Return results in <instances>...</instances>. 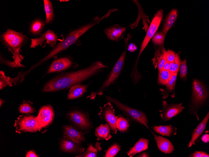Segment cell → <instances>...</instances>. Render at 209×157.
Listing matches in <instances>:
<instances>
[{
  "mask_svg": "<svg viewBox=\"0 0 209 157\" xmlns=\"http://www.w3.org/2000/svg\"><path fill=\"white\" fill-rule=\"evenodd\" d=\"M177 17V11L173 9L168 14L166 18L163 29V33L165 34L175 22Z\"/></svg>",
  "mask_w": 209,
  "mask_h": 157,
  "instance_id": "25",
  "label": "cell"
},
{
  "mask_svg": "<svg viewBox=\"0 0 209 157\" xmlns=\"http://www.w3.org/2000/svg\"><path fill=\"white\" fill-rule=\"evenodd\" d=\"M100 110L98 115L100 118L106 121L110 125L113 133L117 132L116 123L117 117L115 114V110L109 102L105 104L103 107H100Z\"/></svg>",
  "mask_w": 209,
  "mask_h": 157,
  "instance_id": "8",
  "label": "cell"
},
{
  "mask_svg": "<svg viewBox=\"0 0 209 157\" xmlns=\"http://www.w3.org/2000/svg\"><path fill=\"white\" fill-rule=\"evenodd\" d=\"M181 63V60L179 55L176 54V57L174 60L170 63V72L172 74L176 73L179 71Z\"/></svg>",
  "mask_w": 209,
  "mask_h": 157,
  "instance_id": "32",
  "label": "cell"
},
{
  "mask_svg": "<svg viewBox=\"0 0 209 157\" xmlns=\"http://www.w3.org/2000/svg\"><path fill=\"white\" fill-rule=\"evenodd\" d=\"M57 40V36L52 30L49 29L43 33L39 38L31 39V44L30 47L34 48L39 45L41 46L43 43L46 41V44L54 47L55 45Z\"/></svg>",
  "mask_w": 209,
  "mask_h": 157,
  "instance_id": "14",
  "label": "cell"
},
{
  "mask_svg": "<svg viewBox=\"0 0 209 157\" xmlns=\"http://www.w3.org/2000/svg\"><path fill=\"white\" fill-rule=\"evenodd\" d=\"M163 108L159 110L162 119L165 121L170 119L181 112L184 108L182 104H168L166 101L162 102Z\"/></svg>",
  "mask_w": 209,
  "mask_h": 157,
  "instance_id": "11",
  "label": "cell"
},
{
  "mask_svg": "<svg viewBox=\"0 0 209 157\" xmlns=\"http://www.w3.org/2000/svg\"><path fill=\"white\" fill-rule=\"evenodd\" d=\"M67 116L72 126L84 134L90 133L93 128L89 114L81 109H74L69 112Z\"/></svg>",
  "mask_w": 209,
  "mask_h": 157,
  "instance_id": "5",
  "label": "cell"
},
{
  "mask_svg": "<svg viewBox=\"0 0 209 157\" xmlns=\"http://www.w3.org/2000/svg\"><path fill=\"white\" fill-rule=\"evenodd\" d=\"M151 131L154 135L157 147L161 151L166 154L172 153L173 151L174 150V146L169 139L160 136H158Z\"/></svg>",
  "mask_w": 209,
  "mask_h": 157,
  "instance_id": "18",
  "label": "cell"
},
{
  "mask_svg": "<svg viewBox=\"0 0 209 157\" xmlns=\"http://www.w3.org/2000/svg\"><path fill=\"white\" fill-rule=\"evenodd\" d=\"M4 102L3 100H2L1 99H0V107H1V105Z\"/></svg>",
  "mask_w": 209,
  "mask_h": 157,
  "instance_id": "44",
  "label": "cell"
},
{
  "mask_svg": "<svg viewBox=\"0 0 209 157\" xmlns=\"http://www.w3.org/2000/svg\"><path fill=\"white\" fill-rule=\"evenodd\" d=\"M209 134H205L203 135L201 138L202 141L205 143H207L209 142Z\"/></svg>",
  "mask_w": 209,
  "mask_h": 157,
  "instance_id": "41",
  "label": "cell"
},
{
  "mask_svg": "<svg viewBox=\"0 0 209 157\" xmlns=\"http://www.w3.org/2000/svg\"><path fill=\"white\" fill-rule=\"evenodd\" d=\"M54 116V110L51 105H47L42 107L36 117L39 123L40 129L50 124L53 121Z\"/></svg>",
  "mask_w": 209,
  "mask_h": 157,
  "instance_id": "13",
  "label": "cell"
},
{
  "mask_svg": "<svg viewBox=\"0 0 209 157\" xmlns=\"http://www.w3.org/2000/svg\"><path fill=\"white\" fill-rule=\"evenodd\" d=\"M101 143L97 142L95 145V147L92 144H89L85 150L83 152L79 154L76 157H97L99 152L102 149L101 146Z\"/></svg>",
  "mask_w": 209,
  "mask_h": 157,
  "instance_id": "23",
  "label": "cell"
},
{
  "mask_svg": "<svg viewBox=\"0 0 209 157\" xmlns=\"http://www.w3.org/2000/svg\"><path fill=\"white\" fill-rule=\"evenodd\" d=\"M117 10V9L110 10L105 15L100 18L96 16L89 23L70 32L51 51L52 54L54 55H55L61 51L68 48L74 43L80 37L88 30L97 24L99 23L104 18H107L112 13Z\"/></svg>",
  "mask_w": 209,
  "mask_h": 157,
  "instance_id": "3",
  "label": "cell"
},
{
  "mask_svg": "<svg viewBox=\"0 0 209 157\" xmlns=\"http://www.w3.org/2000/svg\"><path fill=\"white\" fill-rule=\"evenodd\" d=\"M130 34H128L124 39L125 47L123 53L115 63L112 70L107 76L106 79L99 88L96 92L91 93L87 96V98L90 100H94L97 96L102 95L104 91L110 85L116 81L124 67L128 44L131 38Z\"/></svg>",
  "mask_w": 209,
  "mask_h": 157,
  "instance_id": "4",
  "label": "cell"
},
{
  "mask_svg": "<svg viewBox=\"0 0 209 157\" xmlns=\"http://www.w3.org/2000/svg\"><path fill=\"white\" fill-rule=\"evenodd\" d=\"M170 63L166 60L161 70L169 71L170 68Z\"/></svg>",
  "mask_w": 209,
  "mask_h": 157,
  "instance_id": "42",
  "label": "cell"
},
{
  "mask_svg": "<svg viewBox=\"0 0 209 157\" xmlns=\"http://www.w3.org/2000/svg\"><path fill=\"white\" fill-rule=\"evenodd\" d=\"M173 74L168 70H161L159 71L158 83L160 84L166 85L172 77Z\"/></svg>",
  "mask_w": 209,
  "mask_h": 157,
  "instance_id": "28",
  "label": "cell"
},
{
  "mask_svg": "<svg viewBox=\"0 0 209 157\" xmlns=\"http://www.w3.org/2000/svg\"><path fill=\"white\" fill-rule=\"evenodd\" d=\"M72 64L71 60L67 57L59 58L54 60L48 69L47 73L59 72L71 67Z\"/></svg>",
  "mask_w": 209,
  "mask_h": 157,
  "instance_id": "17",
  "label": "cell"
},
{
  "mask_svg": "<svg viewBox=\"0 0 209 157\" xmlns=\"http://www.w3.org/2000/svg\"><path fill=\"white\" fill-rule=\"evenodd\" d=\"M177 74V73H173L168 83L166 85L167 89L170 91L172 92L174 89Z\"/></svg>",
  "mask_w": 209,
  "mask_h": 157,
  "instance_id": "37",
  "label": "cell"
},
{
  "mask_svg": "<svg viewBox=\"0 0 209 157\" xmlns=\"http://www.w3.org/2000/svg\"><path fill=\"white\" fill-rule=\"evenodd\" d=\"M62 133L63 136L81 143L86 140L84 134L72 125L63 126Z\"/></svg>",
  "mask_w": 209,
  "mask_h": 157,
  "instance_id": "16",
  "label": "cell"
},
{
  "mask_svg": "<svg viewBox=\"0 0 209 157\" xmlns=\"http://www.w3.org/2000/svg\"><path fill=\"white\" fill-rule=\"evenodd\" d=\"M63 136L60 143V149L62 152L76 154L81 153L85 150L81 143Z\"/></svg>",
  "mask_w": 209,
  "mask_h": 157,
  "instance_id": "10",
  "label": "cell"
},
{
  "mask_svg": "<svg viewBox=\"0 0 209 157\" xmlns=\"http://www.w3.org/2000/svg\"><path fill=\"white\" fill-rule=\"evenodd\" d=\"M107 101L112 102L124 113L131 122L140 124L148 128V120L145 114L140 110L123 103L115 98L110 96L105 97Z\"/></svg>",
  "mask_w": 209,
  "mask_h": 157,
  "instance_id": "6",
  "label": "cell"
},
{
  "mask_svg": "<svg viewBox=\"0 0 209 157\" xmlns=\"http://www.w3.org/2000/svg\"><path fill=\"white\" fill-rule=\"evenodd\" d=\"M137 157H149L148 154L146 152H143L140 154L138 155Z\"/></svg>",
  "mask_w": 209,
  "mask_h": 157,
  "instance_id": "43",
  "label": "cell"
},
{
  "mask_svg": "<svg viewBox=\"0 0 209 157\" xmlns=\"http://www.w3.org/2000/svg\"><path fill=\"white\" fill-rule=\"evenodd\" d=\"M165 36L163 32H156L151 38L152 42L155 45H161L163 43Z\"/></svg>",
  "mask_w": 209,
  "mask_h": 157,
  "instance_id": "34",
  "label": "cell"
},
{
  "mask_svg": "<svg viewBox=\"0 0 209 157\" xmlns=\"http://www.w3.org/2000/svg\"><path fill=\"white\" fill-rule=\"evenodd\" d=\"M166 52L164 50H162V52L159 55L156 60V65L159 71L161 70L163 65L166 61Z\"/></svg>",
  "mask_w": 209,
  "mask_h": 157,
  "instance_id": "33",
  "label": "cell"
},
{
  "mask_svg": "<svg viewBox=\"0 0 209 157\" xmlns=\"http://www.w3.org/2000/svg\"><path fill=\"white\" fill-rule=\"evenodd\" d=\"M44 8L46 17L45 24H48L53 21L54 15L52 4L50 0H44Z\"/></svg>",
  "mask_w": 209,
  "mask_h": 157,
  "instance_id": "26",
  "label": "cell"
},
{
  "mask_svg": "<svg viewBox=\"0 0 209 157\" xmlns=\"http://www.w3.org/2000/svg\"><path fill=\"white\" fill-rule=\"evenodd\" d=\"M126 29L121 25L116 24L106 28L104 32L109 39L118 41L123 37Z\"/></svg>",
  "mask_w": 209,
  "mask_h": 157,
  "instance_id": "15",
  "label": "cell"
},
{
  "mask_svg": "<svg viewBox=\"0 0 209 157\" xmlns=\"http://www.w3.org/2000/svg\"><path fill=\"white\" fill-rule=\"evenodd\" d=\"M89 84H77L71 86L69 91L67 99H75L82 96L87 91Z\"/></svg>",
  "mask_w": 209,
  "mask_h": 157,
  "instance_id": "19",
  "label": "cell"
},
{
  "mask_svg": "<svg viewBox=\"0 0 209 157\" xmlns=\"http://www.w3.org/2000/svg\"><path fill=\"white\" fill-rule=\"evenodd\" d=\"M0 88L1 90L3 87L7 86H12L14 82L13 79L9 77L6 76L4 73L2 71H0Z\"/></svg>",
  "mask_w": 209,
  "mask_h": 157,
  "instance_id": "30",
  "label": "cell"
},
{
  "mask_svg": "<svg viewBox=\"0 0 209 157\" xmlns=\"http://www.w3.org/2000/svg\"><path fill=\"white\" fill-rule=\"evenodd\" d=\"M19 112L23 113H31L34 112V109L29 104L24 103L19 107Z\"/></svg>",
  "mask_w": 209,
  "mask_h": 157,
  "instance_id": "35",
  "label": "cell"
},
{
  "mask_svg": "<svg viewBox=\"0 0 209 157\" xmlns=\"http://www.w3.org/2000/svg\"><path fill=\"white\" fill-rule=\"evenodd\" d=\"M110 129V126L107 123L105 124H101L97 127L95 131V134L97 140H108L111 139Z\"/></svg>",
  "mask_w": 209,
  "mask_h": 157,
  "instance_id": "21",
  "label": "cell"
},
{
  "mask_svg": "<svg viewBox=\"0 0 209 157\" xmlns=\"http://www.w3.org/2000/svg\"><path fill=\"white\" fill-rule=\"evenodd\" d=\"M192 157H209V154L203 151H196L191 155Z\"/></svg>",
  "mask_w": 209,
  "mask_h": 157,
  "instance_id": "39",
  "label": "cell"
},
{
  "mask_svg": "<svg viewBox=\"0 0 209 157\" xmlns=\"http://www.w3.org/2000/svg\"><path fill=\"white\" fill-rule=\"evenodd\" d=\"M192 103L197 108L206 99L208 93L203 84L196 79H194L192 84Z\"/></svg>",
  "mask_w": 209,
  "mask_h": 157,
  "instance_id": "9",
  "label": "cell"
},
{
  "mask_svg": "<svg viewBox=\"0 0 209 157\" xmlns=\"http://www.w3.org/2000/svg\"><path fill=\"white\" fill-rule=\"evenodd\" d=\"M45 25V22L43 20L37 19L31 23L29 29L30 32L35 35L39 34L43 29Z\"/></svg>",
  "mask_w": 209,
  "mask_h": 157,
  "instance_id": "27",
  "label": "cell"
},
{
  "mask_svg": "<svg viewBox=\"0 0 209 157\" xmlns=\"http://www.w3.org/2000/svg\"><path fill=\"white\" fill-rule=\"evenodd\" d=\"M154 131L163 136H170L176 134L177 128L171 125H169L154 126L152 127Z\"/></svg>",
  "mask_w": 209,
  "mask_h": 157,
  "instance_id": "24",
  "label": "cell"
},
{
  "mask_svg": "<svg viewBox=\"0 0 209 157\" xmlns=\"http://www.w3.org/2000/svg\"><path fill=\"white\" fill-rule=\"evenodd\" d=\"M108 67L98 61L84 68L61 74L48 82L43 86V92L56 91L69 88L74 85L80 84Z\"/></svg>",
  "mask_w": 209,
  "mask_h": 157,
  "instance_id": "1",
  "label": "cell"
},
{
  "mask_svg": "<svg viewBox=\"0 0 209 157\" xmlns=\"http://www.w3.org/2000/svg\"><path fill=\"white\" fill-rule=\"evenodd\" d=\"M176 53L171 50H168L166 52V60L170 63L173 62L175 59Z\"/></svg>",
  "mask_w": 209,
  "mask_h": 157,
  "instance_id": "38",
  "label": "cell"
},
{
  "mask_svg": "<svg viewBox=\"0 0 209 157\" xmlns=\"http://www.w3.org/2000/svg\"><path fill=\"white\" fill-rule=\"evenodd\" d=\"M27 39V37L23 33L10 29H8L1 36L3 44L11 52L13 55V63L17 67L23 66L21 62L24 57L20 54V52L21 47Z\"/></svg>",
  "mask_w": 209,
  "mask_h": 157,
  "instance_id": "2",
  "label": "cell"
},
{
  "mask_svg": "<svg viewBox=\"0 0 209 157\" xmlns=\"http://www.w3.org/2000/svg\"><path fill=\"white\" fill-rule=\"evenodd\" d=\"M149 142L147 139L140 138L134 146L129 149L127 152V155L130 157H132L138 153L147 149Z\"/></svg>",
  "mask_w": 209,
  "mask_h": 157,
  "instance_id": "20",
  "label": "cell"
},
{
  "mask_svg": "<svg viewBox=\"0 0 209 157\" xmlns=\"http://www.w3.org/2000/svg\"><path fill=\"white\" fill-rule=\"evenodd\" d=\"M120 149V146L118 143H114L108 149L104 155L105 157H115L119 152Z\"/></svg>",
  "mask_w": 209,
  "mask_h": 157,
  "instance_id": "31",
  "label": "cell"
},
{
  "mask_svg": "<svg viewBox=\"0 0 209 157\" xmlns=\"http://www.w3.org/2000/svg\"><path fill=\"white\" fill-rule=\"evenodd\" d=\"M26 157H38V156L32 150L28 151L26 154Z\"/></svg>",
  "mask_w": 209,
  "mask_h": 157,
  "instance_id": "40",
  "label": "cell"
},
{
  "mask_svg": "<svg viewBox=\"0 0 209 157\" xmlns=\"http://www.w3.org/2000/svg\"><path fill=\"white\" fill-rule=\"evenodd\" d=\"M116 126L117 129L120 132H125L127 130L129 124L126 118L120 115L117 117Z\"/></svg>",
  "mask_w": 209,
  "mask_h": 157,
  "instance_id": "29",
  "label": "cell"
},
{
  "mask_svg": "<svg viewBox=\"0 0 209 157\" xmlns=\"http://www.w3.org/2000/svg\"><path fill=\"white\" fill-rule=\"evenodd\" d=\"M209 118V112L202 121L194 129L191 139L189 143L188 147H190L196 140L200 136L206 128V123Z\"/></svg>",
  "mask_w": 209,
  "mask_h": 157,
  "instance_id": "22",
  "label": "cell"
},
{
  "mask_svg": "<svg viewBox=\"0 0 209 157\" xmlns=\"http://www.w3.org/2000/svg\"><path fill=\"white\" fill-rule=\"evenodd\" d=\"M163 13V10L160 9L157 12L153 18L145 36L141 44L138 57L133 68V69H137V65L139 58L149 41L157 31L162 19Z\"/></svg>",
  "mask_w": 209,
  "mask_h": 157,
  "instance_id": "7",
  "label": "cell"
},
{
  "mask_svg": "<svg viewBox=\"0 0 209 157\" xmlns=\"http://www.w3.org/2000/svg\"><path fill=\"white\" fill-rule=\"evenodd\" d=\"M18 127L20 131L34 132L40 129L36 118L32 116H24L18 120Z\"/></svg>",
  "mask_w": 209,
  "mask_h": 157,
  "instance_id": "12",
  "label": "cell"
},
{
  "mask_svg": "<svg viewBox=\"0 0 209 157\" xmlns=\"http://www.w3.org/2000/svg\"><path fill=\"white\" fill-rule=\"evenodd\" d=\"M180 76L181 79L185 78L187 72V67L186 59L181 62L180 66Z\"/></svg>",
  "mask_w": 209,
  "mask_h": 157,
  "instance_id": "36",
  "label": "cell"
}]
</instances>
